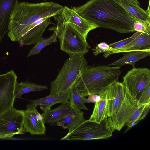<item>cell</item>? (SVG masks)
<instances>
[{
  "label": "cell",
  "mask_w": 150,
  "mask_h": 150,
  "mask_svg": "<svg viewBox=\"0 0 150 150\" xmlns=\"http://www.w3.org/2000/svg\"><path fill=\"white\" fill-rule=\"evenodd\" d=\"M63 8L54 2H18L11 15L8 37L23 45L35 44L50 23V18L61 14Z\"/></svg>",
  "instance_id": "1"
},
{
  "label": "cell",
  "mask_w": 150,
  "mask_h": 150,
  "mask_svg": "<svg viewBox=\"0 0 150 150\" xmlns=\"http://www.w3.org/2000/svg\"><path fill=\"white\" fill-rule=\"evenodd\" d=\"M71 8L99 27L121 33L134 32L133 24L138 19L113 0H89Z\"/></svg>",
  "instance_id": "2"
},
{
  "label": "cell",
  "mask_w": 150,
  "mask_h": 150,
  "mask_svg": "<svg viewBox=\"0 0 150 150\" xmlns=\"http://www.w3.org/2000/svg\"><path fill=\"white\" fill-rule=\"evenodd\" d=\"M120 69L108 65L88 66L76 83L81 96L100 95L108 86L118 81L122 73Z\"/></svg>",
  "instance_id": "3"
},
{
  "label": "cell",
  "mask_w": 150,
  "mask_h": 150,
  "mask_svg": "<svg viewBox=\"0 0 150 150\" xmlns=\"http://www.w3.org/2000/svg\"><path fill=\"white\" fill-rule=\"evenodd\" d=\"M69 55L56 79L50 82V94L60 95L70 89L88 66L84 54Z\"/></svg>",
  "instance_id": "4"
},
{
  "label": "cell",
  "mask_w": 150,
  "mask_h": 150,
  "mask_svg": "<svg viewBox=\"0 0 150 150\" xmlns=\"http://www.w3.org/2000/svg\"><path fill=\"white\" fill-rule=\"evenodd\" d=\"M61 13L54 16L57 22L54 31L59 40L61 50L69 54H86L90 48L86 39L64 21Z\"/></svg>",
  "instance_id": "5"
},
{
  "label": "cell",
  "mask_w": 150,
  "mask_h": 150,
  "mask_svg": "<svg viewBox=\"0 0 150 150\" xmlns=\"http://www.w3.org/2000/svg\"><path fill=\"white\" fill-rule=\"evenodd\" d=\"M114 130L110 125L107 117L100 123L86 120L76 127L69 131L61 140H91L108 139L112 136Z\"/></svg>",
  "instance_id": "6"
},
{
  "label": "cell",
  "mask_w": 150,
  "mask_h": 150,
  "mask_svg": "<svg viewBox=\"0 0 150 150\" xmlns=\"http://www.w3.org/2000/svg\"><path fill=\"white\" fill-rule=\"evenodd\" d=\"M24 110L14 106L0 116V139L11 138L22 134L25 132L23 127Z\"/></svg>",
  "instance_id": "7"
},
{
  "label": "cell",
  "mask_w": 150,
  "mask_h": 150,
  "mask_svg": "<svg viewBox=\"0 0 150 150\" xmlns=\"http://www.w3.org/2000/svg\"><path fill=\"white\" fill-rule=\"evenodd\" d=\"M17 79L13 70L0 74V116L13 107Z\"/></svg>",
  "instance_id": "8"
},
{
  "label": "cell",
  "mask_w": 150,
  "mask_h": 150,
  "mask_svg": "<svg viewBox=\"0 0 150 150\" xmlns=\"http://www.w3.org/2000/svg\"><path fill=\"white\" fill-rule=\"evenodd\" d=\"M139 106L137 99L133 97L127 89L124 100L117 111L112 116L107 117L112 128L114 131H120Z\"/></svg>",
  "instance_id": "9"
},
{
  "label": "cell",
  "mask_w": 150,
  "mask_h": 150,
  "mask_svg": "<svg viewBox=\"0 0 150 150\" xmlns=\"http://www.w3.org/2000/svg\"><path fill=\"white\" fill-rule=\"evenodd\" d=\"M122 83L134 97L138 98L146 85L150 82V70L146 67H134L123 77Z\"/></svg>",
  "instance_id": "10"
},
{
  "label": "cell",
  "mask_w": 150,
  "mask_h": 150,
  "mask_svg": "<svg viewBox=\"0 0 150 150\" xmlns=\"http://www.w3.org/2000/svg\"><path fill=\"white\" fill-rule=\"evenodd\" d=\"M36 106L30 103L24 110L23 127L26 132L32 135L45 134L46 128L42 114L38 111Z\"/></svg>",
  "instance_id": "11"
},
{
  "label": "cell",
  "mask_w": 150,
  "mask_h": 150,
  "mask_svg": "<svg viewBox=\"0 0 150 150\" xmlns=\"http://www.w3.org/2000/svg\"><path fill=\"white\" fill-rule=\"evenodd\" d=\"M127 89L118 81L114 82L104 91L107 99L106 116H112L117 111L125 97Z\"/></svg>",
  "instance_id": "12"
},
{
  "label": "cell",
  "mask_w": 150,
  "mask_h": 150,
  "mask_svg": "<svg viewBox=\"0 0 150 150\" xmlns=\"http://www.w3.org/2000/svg\"><path fill=\"white\" fill-rule=\"evenodd\" d=\"M61 14L64 21L73 27L86 39L90 31L99 27L66 6L63 7Z\"/></svg>",
  "instance_id": "13"
},
{
  "label": "cell",
  "mask_w": 150,
  "mask_h": 150,
  "mask_svg": "<svg viewBox=\"0 0 150 150\" xmlns=\"http://www.w3.org/2000/svg\"><path fill=\"white\" fill-rule=\"evenodd\" d=\"M142 50L150 51V34L141 33L137 37L124 46L104 53L103 56L107 58L113 54Z\"/></svg>",
  "instance_id": "14"
},
{
  "label": "cell",
  "mask_w": 150,
  "mask_h": 150,
  "mask_svg": "<svg viewBox=\"0 0 150 150\" xmlns=\"http://www.w3.org/2000/svg\"><path fill=\"white\" fill-rule=\"evenodd\" d=\"M18 0H0V42L8 31L11 14Z\"/></svg>",
  "instance_id": "15"
},
{
  "label": "cell",
  "mask_w": 150,
  "mask_h": 150,
  "mask_svg": "<svg viewBox=\"0 0 150 150\" xmlns=\"http://www.w3.org/2000/svg\"><path fill=\"white\" fill-rule=\"evenodd\" d=\"M44 122L49 123L51 125H56L57 122L70 112L72 108L69 103L62 104L57 108L53 109L41 106Z\"/></svg>",
  "instance_id": "16"
},
{
  "label": "cell",
  "mask_w": 150,
  "mask_h": 150,
  "mask_svg": "<svg viewBox=\"0 0 150 150\" xmlns=\"http://www.w3.org/2000/svg\"><path fill=\"white\" fill-rule=\"evenodd\" d=\"M84 112L81 110L72 109L59 121L56 125L61 127L63 129L70 131L77 127L86 120L84 116Z\"/></svg>",
  "instance_id": "17"
},
{
  "label": "cell",
  "mask_w": 150,
  "mask_h": 150,
  "mask_svg": "<svg viewBox=\"0 0 150 150\" xmlns=\"http://www.w3.org/2000/svg\"><path fill=\"white\" fill-rule=\"evenodd\" d=\"M150 51L146 50L127 52L122 53V56L119 59L108 64V66L120 67L128 64L134 67L135 63L150 54Z\"/></svg>",
  "instance_id": "18"
},
{
  "label": "cell",
  "mask_w": 150,
  "mask_h": 150,
  "mask_svg": "<svg viewBox=\"0 0 150 150\" xmlns=\"http://www.w3.org/2000/svg\"><path fill=\"white\" fill-rule=\"evenodd\" d=\"M70 89L60 95L49 94L44 98L31 100L30 103L36 106H42L50 109L54 105L69 103Z\"/></svg>",
  "instance_id": "19"
},
{
  "label": "cell",
  "mask_w": 150,
  "mask_h": 150,
  "mask_svg": "<svg viewBox=\"0 0 150 150\" xmlns=\"http://www.w3.org/2000/svg\"><path fill=\"white\" fill-rule=\"evenodd\" d=\"M124 8L129 13L137 18L150 22V2L146 10L142 9L140 6L133 3L123 0H113Z\"/></svg>",
  "instance_id": "20"
},
{
  "label": "cell",
  "mask_w": 150,
  "mask_h": 150,
  "mask_svg": "<svg viewBox=\"0 0 150 150\" xmlns=\"http://www.w3.org/2000/svg\"><path fill=\"white\" fill-rule=\"evenodd\" d=\"M99 95L102 99L95 103L93 111L88 120L90 121L98 123L107 117L106 116L107 99L104 91Z\"/></svg>",
  "instance_id": "21"
},
{
  "label": "cell",
  "mask_w": 150,
  "mask_h": 150,
  "mask_svg": "<svg viewBox=\"0 0 150 150\" xmlns=\"http://www.w3.org/2000/svg\"><path fill=\"white\" fill-rule=\"evenodd\" d=\"M46 85H42L29 82L25 81L18 83L16 82L14 90V96L15 98H21L22 96L25 93L31 92H36L47 90Z\"/></svg>",
  "instance_id": "22"
},
{
  "label": "cell",
  "mask_w": 150,
  "mask_h": 150,
  "mask_svg": "<svg viewBox=\"0 0 150 150\" xmlns=\"http://www.w3.org/2000/svg\"><path fill=\"white\" fill-rule=\"evenodd\" d=\"M69 103L71 108L76 110L82 109L87 110L88 109L84 105L76 83H75L70 89Z\"/></svg>",
  "instance_id": "23"
},
{
  "label": "cell",
  "mask_w": 150,
  "mask_h": 150,
  "mask_svg": "<svg viewBox=\"0 0 150 150\" xmlns=\"http://www.w3.org/2000/svg\"><path fill=\"white\" fill-rule=\"evenodd\" d=\"M57 37L55 31H54L53 34L48 38H45L42 37L37 42L35 45L30 50L27 57L39 54L41 50L45 47L53 42H56L57 40Z\"/></svg>",
  "instance_id": "24"
},
{
  "label": "cell",
  "mask_w": 150,
  "mask_h": 150,
  "mask_svg": "<svg viewBox=\"0 0 150 150\" xmlns=\"http://www.w3.org/2000/svg\"><path fill=\"white\" fill-rule=\"evenodd\" d=\"M134 32H139L150 34V22L138 19L133 24Z\"/></svg>",
  "instance_id": "25"
},
{
  "label": "cell",
  "mask_w": 150,
  "mask_h": 150,
  "mask_svg": "<svg viewBox=\"0 0 150 150\" xmlns=\"http://www.w3.org/2000/svg\"><path fill=\"white\" fill-rule=\"evenodd\" d=\"M137 100L139 106L150 103V82L145 87Z\"/></svg>",
  "instance_id": "26"
},
{
  "label": "cell",
  "mask_w": 150,
  "mask_h": 150,
  "mask_svg": "<svg viewBox=\"0 0 150 150\" xmlns=\"http://www.w3.org/2000/svg\"><path fill=\"white\" fill-rule=\"evenodd\" d=\"M147 104L139 106L134 112L129 120L125 123L124 126H127L136 120H143L142 117V113Z\"/></svg>",
  "instance_id": "27"
},
{
  "label": "cell",
  "mask_w": 150,
  "mask_h": 150,
  "mask_svg": "<svg viewBox=\"0 0 150 150\" xmlns=\"http://www.w3.org/2000/svg\"><path fill=\"white\" fill-rule=\"evenodd\" d=\"M92 50L93 54L96 56L100 54L110 52L112 49L106 43L102 42L98 44Z\"/></svg>",
  "instance_id": "28"
},
{
  "label": "cell",
  "mask_w": 150,
  "mask_h": 150,
  "mask_svg": "<svg viewBox=\"0 0 150 150\" xmlns=\"http://www.w3.org/2000/svg\"><path fill=\"white\" fill-rule=\"evenodd\" d=\"M135 38L132 35L129 38L111 43L109 45L110 47L112 49V50L118 49L124 46Z\"/></svg>",
  "instance_id": "29"
},
{
  "label": "cell",
  "mask_w": 150,
  "mask_h": 150,
  "mask_svg": "<svg viewBox=\"0 0 150 150\" xmlns=\"http://www.w3.org/2000/svg\"><path fill=\"white\" fill-rule=\"evenodd\" d=\"M88 96L87 98L82 96V99L84 103H95L96 102L101 100L102 99L100 95L96 94H90Z\"/></svg>",
  "instance_id": "30"
},
{
  "label": "cell",
  "mask_w": 150,
  "mask_h": 150,
  "mask_svg": "<svg viewBox=\"0 0 150 150\" xmlns=\"http://www.w3.org/2000/svg\"><path fill=\"white\" fill-rule=\"evenodd\" d=\"M130 1L136 5L140 6L139 3L137 0H128Z\"/></svg>",
  "instance_id": "31"
},
{
  "label": "cell",
  "mask_w": 150,
  "mask_h": 150,
  "mask_svg": "<svg viewBox=\"0 0 150 150\" xmlns=\"http://www.w3.org/2000/svg\"><path fill=\"white\" fill-rule=\"evenodd\" d=\"M125 1H127V2H131V3H132V2H131L130 1H129V0H123Z\"/></svg>",
  "instance_id": "32"
}]
</instances>
